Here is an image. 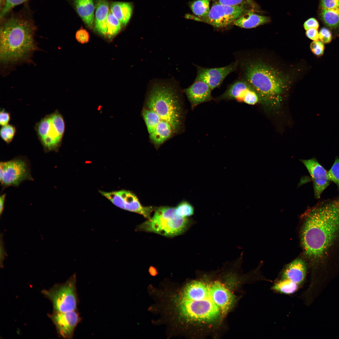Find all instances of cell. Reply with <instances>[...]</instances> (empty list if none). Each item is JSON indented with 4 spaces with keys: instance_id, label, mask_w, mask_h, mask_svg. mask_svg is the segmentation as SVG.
<instances>
[{
    "instance_id": "obj_13",
    "label": "cell",
    "mask_w": 339,
    "mask_h": 339,
    "mask_svg": "<svg viewBox=\"0 0 339 339\" xmlns=\"http://www.w3.org/2000/svg\"><path fill=\"white\" fill-rule=\"evenodd\" d=\"M238 66L237 60L228 65L219 67L207 68L196 66L195 80L205 82L212 90L219 87L229 74L237 69Z\"/></svg>"
},
{
    "instance_id": "obj_27",
    "label": "cell",
    "mask_w": 339,
    "mask_h": 339,
    "mask_svg": "<svg viewBox=\"0 0 339 339\" xmlns=\"http://www.w3.org/2000/svg\"><path fill=\"white\" fill-rule=\"evenodd\" d=\"M328 177L330 181L335 183L339 191V157H336L334 163L328 171Z\"/></svg>"
},
{
    "instance_id": "obj_9",
    "label": "cell",
    "mask_w": 339,
    "mask_h": 339,
    "mask_svg": "<svg viewBox=\"0 0 339 339\" xmlns=\"http://www.w3.org/2000/svg\"><path fill=\"white\" fill-rule=\"evenodd\" d=\"M30 164L24 157L19 156L0 163V181L2 191L9 186L18 187L23 182L33 181Z\"/></svg>"
},
{
    "instance_id": "obj_39",
    "label": "cell",
    "mask_w": 339,
    "mask_h": 339,
    "mask_svg": "<svg viewBox=\"0 0 339 339\" xmlns=\"http://www.w3.org/2000/svg\"><path fill=\"white\" fill-rule=\"evenodd\" d=\"M2 236H1L0 240V266L3 267V262L7 254L5 251L3 241L2 238Z\"/></svg>"
},
{
    "instance_id": "obj_28",
    "label": "cell",
    "mask_w": 339,
    "mask_h": 339,
    "mask_svg": "<svg viewBox=\"0 0 339 339\" xmlns=\"http://www.w3.org/2000/svg\"><path fill=\"white\" fill-rule=\"evenodd\" d=\"M16 132L15 126L8 124L2 126L0 129V136L2 139L7 144L10 143L13 140Z\"/></svg>"
},
{
    "instance_id": "obj_33",
    "label": "cell",
    "mask_w": 339,
    "mask_h": 339,
    "mask_svg": "<svg viewBox=\"0 0 339 339\" xmlns=\"http://www.w3.org/2000/svg\"><path fill=\"white\" fill-rule=\"evenodd\" d=\"M76 38L78 42L81 44H84L89 41V34L86 30L81 27L76 32Z\"/></svg>"
},
{
    "instance_id": "obj_40",
    "label": "cell",
    "mask_w": 339,
    "mask_h": 339,
    "mask_svg": "<svg viewBox=\"0 0 339 339\" xmlns=\"http://www.w3.org/2000/svg\"><path fill=\"white\" fill-rule=\"evenodd\" d=\"M6 194H2L0 196V214L1 216L3 213L5 202Z\"/></svg>"
},
{
    "instance_id": "obj_35",
    "label": "cell",
    "mask_w": 339,
    "mask_h": 339,
    "mask_svg": "<svg viewBox=\"0 0 339 339\" xmlns=\"http://www.w3.org/2000/svg\"><path fill=\"white\" fill-rule=\"evenodd\" d=\"M321 8L335 9L339 8V0H321Z\"/></svg>"
},
{
    "instance_id": "obj_8",
    "label": "cell",
    "mask_w": 339,
    "mask_h": 339,
    "mask_svg": "<svg viewBox=\"0 0 339 339\" xmlns=\"http://www.w3.org/2000/svg\"><path fill=\"white\" fill-rule=\"evenodd\" d=\"M75 274L62 283L56 284L42 293L51 302L53 311L66 312L76 310L78 304Z\"/></svg>"
},
{
    "instance_id": "obj_5",
    "label": "cell",
    "mask_w": 339,
    "mask_h": 339,
    "mask_svg": "<svg viewBox=\"0 0 339 339\" xmlns=\"http://www.w3.org/2000/svg\"><path fill=\"white\" fill-rule=\"evenodd\" d=\"M241 79L252 88L259 99L269 107L278 106L288 88V78L277 70L262 63L244 62L237 58Z\"/></svg>"
},
{
    "instance_id": "obj_21",
    "label": "cell",
    "mask_w": 339,
    "mask_h": 339,
    "mask_svg": "<svg viewBox=\"0 0 339 339\" xmlns=\"http://www.w3.org/2000/svg\"><path fill=\"white\" fill-rule=\"evenodd\" d=\"M132 10L131 4L128 2H116L110 6V12L123 25H126L129 21Z\"/></svg>"
},
{
    "instance_id": "obj_25",
    "label": "cell",
    "mask_w": 339,
    "mask_h": 339,
    "mask_svg": "<svg viewBox=\"0 0 339 339\" xmlns=\"http://www.w3.org/2000/svg\"><path fill=\"white\" fill-rule=\"evenodd\" d=\"M121 24L119 21L109 12L107 18L106 35L109 38L116 35L120 31Z\"/></svg>"
},
{
    "instance_id": "obj_23",
    "label": "cell",
    "mask_w": 339,
    "mask_h": 339,
    "mask_svg": "<svg viewBox=\"0 0 339 339\" xmlns=\"http://www.w3.org/2000/svg\"><path fill=\"white\" fill-rule=\"evenodd\" d=\"M320 15L324 23L329 27L336 28L339 26V8H321Z\"/></svg>"
},
{
    "instance_id": "obj_14",
    "label": "cell",
    "mask_w": 339,
    "mask_h": 339,
    "mask_svg": "<svg viewBox=\"0 0 339 339\" xmlns=\"http://www.w3.org/2000/svg\"><path fill=\"white\" fill-rule=\"evenodd\" d=\"M301 161L307 169L313 182L315 198H320L323 192L329 186L328 171L315 157Z\"/></svg>"
},
{
    "instance_id": "obj_19",
    "label": "cell",
    "mask_w": 339,
    "mask_h": 339,
    "mask_svg": "<svg viewBox=\"0 0 339 339\" xmlns=\"http://www.w3.org/2000/svg\"><path fill=\"white\" fill-rule=\"evenodd\" d=\"M109 10V3L107 0H96L95 28L99 33L103 36L106 35Z\"/></svg>"
},
{
    "instance_id": "obj_41",
    "label": "cell",
    "mask_w": 339,
    "mask_h": 339,
    "mask_svg": "<svg viewBox=\"0 0 339 339\" xmlns=\"http://www.w3.org/2000/svg\"><path fill=\"white\" fill-rule=\"evenodd\" d=\"M150 273L153 275L154 274L155 275L156 274V271L155 268L153 267H151L149 271Z\"/></svg>"
},
{
    "instance_id": "obj_11",
    "label": "cell",
    "mask_w": 339,
    "mask_h": 339,
    "mask_svg": "<svg viewBox=\"0 0 339 339\" xmlns=\"http://www.w3.org/2000/svg\"><path fill=\"white\" fill-rule=\"evenodd\" d=\"M101 194L114 205L121 209L139 213L148 219L153 208L142 206L136 196L130 191L121 190L111 192L100 191Z\"/></svg>"
},
{
    "instance_id": "obj_4",
    "label": "cell",
    "mask_w": 339,
    "mask_h": 339,
    "mask_svg": "<svg viewBox=\"0 0 339 339\" xmlns=\"http://www.w3.org/2000/svg\"><path fill=\"white\" fill-rule=\"evenodd\" d=\"M35 27L28 19L12 16L3 21L0 27V60L3 74L16 66L30 63L38 50L35 40Z\"/></svg>"
},
{
    "instance_id": "obj_2",
    "label": "cell",
    "mask_w": 339,
    "mask_h": 339,
    "mask_svg": "<svg viewBox=\"0 0 339 339\" xmlns=\"http://www.w3.org/2000/svg\"><path fill=\"white\" fill-rule=\"evenodd\" d=\"M186 113L182 92L178 86L166 82L151 85L141 112L150 143L158 148L183 133Z\"/></svg>"
},
{
    "instance_id": "obj_12",
    "label": "cell",
    "mask_w": 339,
    "mask_h": 339,
    "mask_svg": "<svg viewBox=\"0 0 339 339\" xmlns=\"http://www.w3.org/2000/svg\"><path fill=\"white\" fill-rule=\"evenodd\" d=\"M48 315L59 336L64 339L73 338L75 329L81 320L76 310L66 312L53 311Z\"/></svg>"
},
{
    "instance_id": "obj_38",
    "label": "cell",
    "mask_w": 339,
    "mask_h": 339,
    "mask_svg": "<svg viewBox=\"0 0 339 339\" xmlns=\"http://www.w3.org/2000/svg\"><path fill=\"white\" fill-rule=\"evenodd\" d=\"M306 34L307 36L313 41H317L319 40V32L318 30L311 28L306 30Z\"/></svg>"
},
{
    "instance_id": "obj_22",
    "label": "cell",
    "mask_w": 339,
    "mask_h": 339,
    "mask_svg": "<svg viewBox=\"0 0 339 339\" xmlns=\"http://www.w3.org/2000/svg\"><path fill=\"white\" fill-rule=\"evenodd\" d=\"M299 286L288 279L279 278L275 282L271 289L278 293L289 295L296 292Z\"/></svg>"
},
{
    "instance_id": "obj_34",
    "label": "cell",
    "mask_w": 339,
    "mask_h": 339,
    "mask_svg": "<svg viewBox=\"0 0 339 339\" xmlns=\"http://www.w3.org/2000/svg\"><path fill=\"white\" fill-rule=\"evenodd\" d=\"M319 39L324 43H330L332 38V35L330 31L327 29L322 28L319 32Z\"/></svg>"
},
{
    "instance_id": "obj_26",
    "label": "cell",
    "mask_w": 339,
    "mask_h": 339,
    "mask_svg": "<svg viewBox=\"0 0 339 339\" xmlns=\"http://www.w3.org/2000/svg\"><path fill=\"white\" fill-rule=\"evenodd\" d=\"M217 2L225 5L243 7L250 9L256 8L253 0H218Z\"/></svg>"
},
{
    "instance_id": "obj_37",
    "label": "cell",
    "mask_w": 339,
    "mask_h": 339,
    "mask_svg": "<svg viewBox=\"0 0 339 339\" xmlns=\"http://www.w3.org/2000/svg\"><path fill=\"white\" fill-rule=\"evenodd\" d=\"M304 29L306 30L311 28L318 29L319 24L315 18H310L307 20L304 23Z\"/></svg>"
},
{
    "instance_id": "obj_10",
    "label": "cell",
    "mask_w": 339,
    "mask_h": 339,
    "mask_svg": "<svg viewBox=\"0 0 339 339\" xmlns=\"http://www.w3.org/2000/svg\"><path fill=\"white\" fill-rule=\"evenodd\" d=\"M250 9L243 7L225 5L216 2L212 5L207 16L203 18L194 17L193 19L217 28H222L231 25L235 20Z\"/></svg>"
},
{
    "instance_id": "obj_32",
    "label": "cell",
    "mask_w": 339,
    "mask_h": 339,
    "mask_svg": "<svg viewBox=\"0 0 339 339\" xmlns=\"http://www.w3.org/2000/svg\"><path fill=\"white\" fill-rule=\"evenodd\" d=\"M310 48L315 55L320 56L324 53L325 46L323 43L320 41H314L310 44Z\"/></svg>"
},
{
    "instance_id": "obj_16",
    "label": "cell",
    "mask_w": 339,
    "mask_h": 339,
    "mask_svg": "<svg viewBox=\"0 0 339 339\" xmlns=\"http://www.w3.org/2000/svg\"><path fill=\"white\" fill-rule=\"evenodd\" d=\"M306 272L307 266L305 261L299 257L284 268L279 278L288 279L300 286L304 282Z\"/></svg>"
},
{
    "instance_id": "obj_6",
    "label": "cell",
    "mask_w": 339,
    "mask_h": 339,
    "mask_svg": "<svg viewBox=\"0 0 339 339\" xmlns=\"http://www.w3.org/2000/svg\"><path fill=\"white\" fill-rule=\"evenodd\" d=\"M189 223L186 218L176 214L175 208L162 207L158 208L153 217L141 224L138 229L166 236L173 237L186 231Z\"/></svg>"
},
{
    "instance_id": "obj_1",
    "label": "cell",
    "mask_w": 339,
    "mask_h": 339,
    "mask_svg": "<svg viewBox=\"0 0 339 339\" xmlns=\"http://www.w3.org/2000/svg\"><path fill=\"white\" fill-rule=\"evenodd\" d=\"M230 281L197 279L171 294L168 307L175 321L188 326H209L220 322L236 301Z\"/></svg>"
},
{
    "instance_id": "obj_24",
    "label": "cell",
    "mask_w": 339,
    "mask_h": 339,
    "mask_svg": "<svg viewBox=\"0 0 339 339\" xmlns=\"http://www.w3.org/2000/svg\"><path fill=\"white\" fill-rule=\"evenodd\" d=\"M211 0H197L191 2L190 7L194 14L197 18L207 16L210 11L209 4Z\"/></svg>"
},
{
    "instance_id": "obj_3",
    "label": "cell",
    "mask_w": 339,
    "mask_h": 339,
    "mask_svg": "<svg viewBox=\"0 0 339 339\" xmlns=\"http://www.w3.org/2000/svg\"><path fill=\"white\" fill-rule=\"evenodd\" d=\"M301 218L300 236L304 255L310 260L316 259L339 232V194L320 200Z\"/></svg>"
},
{
    "instance_id": "obj_15",
    "label": "cell",
    "mask_w": 339,
    "mask_h": 339,
    "mask_svg": "<svg viewBox=\"0 0 339 339\" xmlns=\"http://www.w3.org/2000/svg\"><path fill=\"white\" fill-rule=\"evenodd\" d=\"M212 90L205 82L195 80L188 88L182 90L190 102L192 110L202 103L213 100L211 94Z\"/></svg>"
},
{
    "instance_id": "obj_20",
    "label": "cell",
    "mask_w": 339,
    "mask_h": 339,
    "mask_svg": "<svg viewBox=\"0 0 339 339\" xmlns=\"http://www.w3.org/2000/svg\"><path fill=\"white\" fill-rule=\"evenodd\" d=\"M76 10L84 22L92 28L94 20L93 0H73Z\"/></svg>"
},
{
    "instance_id": "obj_30",
    "label": "cell",
    "mask_w": 339,
    "mask_h": 339,
    "mask_svg": "<svg viewBox=\"0 0 339 339\" xmlns=\"http://www.w3.org/2000/svg\"><path fill=\"white\" fill-rule=\"evenodd\" d=\"M27 0H5L1 12L0 17L3 18L13 8Z\"/></svg>"
},
{
    "instance_id": "obj_36",
    "label": "cell",
    "mask_w": 339,
    "mask_h": 339,
    "mask_svg": "<svg viewBox=\"0 0 339 339\" xmlns=\"http://www.w3.org/2000/svg\"><path fill=\"white\" fill-rule=\"evenodd\" d=\"M10 119V114L4 109L1 110L0 112V124L4 126L8 124Z\"/></svg>"
},
{
    "instance_id": "obj_17",
    "label": "cell",
    "mask_w": 339,
    "mask_h": 339,
    "mask_svg": "<svg viewBox=\"0 0 339 339\" xmlns=\"http://www.w3.org/2000/svg\"><path fill=\"white\" fill-rule=\"evenodd\" d=\"M251 88L246 82L239 79L229 85L225 91L215 100L216 101L235 100L238 102H242L244 96Z\"/></svg>"
},
{
    "instance_id": "obj_18",
    "label": "cell",
    "mask_w": 339,
    "mask_h": 339,
    "mask_svg": "<svg viewBox=\"0 0 339 339\" xmlns=\"http://www.w3.org/2000/svg\"><path fill=\"white\" fill-rule=\"evenodd\" d=\"M269 20L268 17L257 14L254 12L253 9H250L235 20L231 25L250 29L266 24Z\"/></svg>"
},
{
    "instance_id": "obj_29",
    "label": "cell",
    "mask_w": 339,
    "mask_h": 339,
    "mask_svg": "<svg viewBox=\"0 0 339 339\" xmlns=\"http://www.w3.org/2000/svg\"><path fill=\"white\" fill-rule=\"evenodd\" d=\"M175 212L176 214L180 217L186 218L193 214L194 209L190 204L187 202L183 201L175 208Z\"/></svg>"
},
{
    "instance_id": "obj_31",
    "label": "cell",
    "mask_w": 339,
    "mask_h": 339,
    "mask_svg": "<svg viewBox=\"0 0 339 339\" xmlns=\"http://www.w3.org/2000/svg\"><path fill=\"white\" fill-rule=\"evenodd\" d=\"M259 100L257 94L251 88L247 91L244 96L242 102L250 105H254L257 103Z\"/></svg>"
},
{
    "instance_id": "obj_7",
    "label": "cell",
    "mask_w": 339,
    "mask_h": 339,
    "mask_svg": "<svg viewBox=\"0 0 339 339\" xmlns=\"http://www.w3.org/2000/svg\"><path fill=\"white\" fill-rule=\"evenodd\" d=\"M35 128L45 152H57L65 130L64 119L58 111L46 115L36 124Z\"/></svg>"
}]
</instances>
